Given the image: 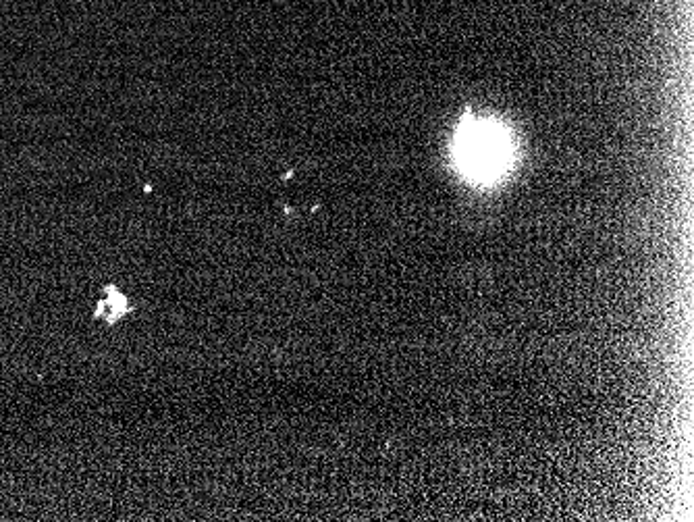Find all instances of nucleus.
<instances>
[{"label":"nucleus","mask_w":694,"mask_h":522,"mask_svg":"<svg viewBox=\"0 0 694 522\" xmlns=\"http://www.w3.org/2000/svg\"><path fill=\"white\" fill-rule=\"evenodd\" d=\"M514 138L493 119L466 115L456 129L453 161L458 171L474 184H493L514 163Z\"/></svg>","instance_id":"f257e3e1"}]
</instances>
